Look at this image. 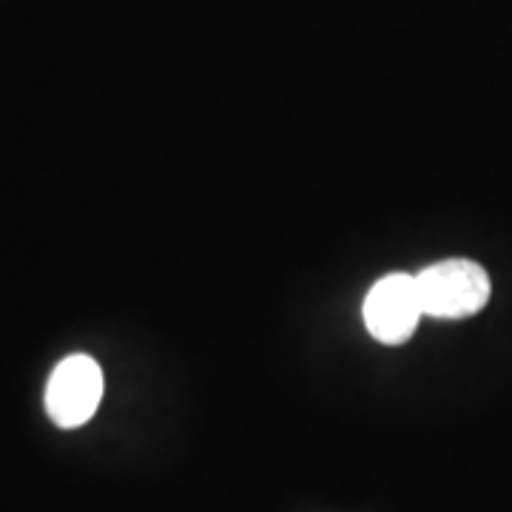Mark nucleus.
<instances>
[{"mask_svg": "<svg viewBox=\"0 0 512 512\" xmlns=\"http://www.w3.org/2000/svg\"><path fill=\"white\" fill-rule=\"evenodd\" d=\"M103 399V370L92 356L74 353L52 370L46 384V413L63 430L83 427Z\"/></svg>", "mask_w": 512, "mask_h": 512, "instance_id": "f03ea898", "label": "nucleus"}, {"mask_svg": "<svg viewBox=\"0 0 512 512\" xmlns=\"http://www.w3.org/2000/svg\"><path fill=\"white\" fill-rule=\"evenodd\" d=\"M365 325L370 336L382 345H404L424 316L416 276L387 274L365 296Z\"/></svg>", "mask_w": 512, "mask_h": 512, "instance_id": "7ed1b4c3", "label": "nucleus"}, {"mask_svg": "<svg viewBox=\"0 0 512 512\" xmlns=\"http://www.w3.org/2000/svg\"><path fill=\"white\" fill-rule=\"evenodd\" d=\"M424 316L467 319L487 308L493 285L490 274L473 259H444L416 274Z\"/></svg>", "mask_w": 512, "mask_h": 512, "instance_id": "f257e3e1", "label": "nucleus"}]
</instances>
